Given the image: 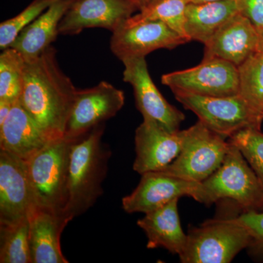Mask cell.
<instances>
[{"instance_id":"6da1fadb","label":"cell","mask_w":263,"mask_h":263,"mask_svg":"<svg viewBox=\"0 0 263 263\" xmlns=\"http://www.w3.org/2000/svg\"><path fill=\"white\" fill-rule=\"evenodd\" d=\"M77 89L49 46L34 60L26 61L19 103L51 141L65 137Z\"/></svg>"},{"instance_id":"7a4b0ae2","label":"cell","mask_w":263,"mask_h":263,"mask_svg":"<svg viewBox=\"0 0 263 263\" xmlns=\"http://www.w3.org/2000/svg\"><path fill=\"white\" fill-rule=\"evenodd\" d=\"M104 127L97 126L71 147L67 199L64 212L75 218L84 214L103 195L110 150L102 143Z\"/></svg>"},{"instance_id":"3957f363","label":"cell","mask_w":263,"mask_h":263,"mask_svg":"<svg viewBox=\"0 0 263 263\" xmlns=\"http://www.w3.org/2000/svg\"><path fill=\"white\" fill-rule=\"evenodd\" d=\"M229 142V141H228ZM222 164L200 182L198 201L205 205L229 200L243 212L262 209L263 183L239 149L230 143Z\"/></svg>"},{"instance_id":"277c9868","label":"cell","mask_w":263,"mask_h":263,"mask_svg":"<svg viewBox=\"0 0 263 263\" xmlns=\"http://www.w3.org/2000/svg\"><path fill=\"white\" fill-rule=\"evenodd\" d=\"M238 215V214H237ZM209 219L187 233L184 251L179 256L183 263H228L240 251L254 243L236 216Z\"/></svg>"},{"instance_id":"5b68a950","label":"cell","mask_w":263,"mask_h":263,"mask_svg":"<svg viewBox=\"0 0 263 263\" xmlns=\"http://www.w3.org/2000/svg\"><path fill=\"white\" fill-rule=\"evenodd\" d=\"M76 140L66 137L53 140L27 160L33 195L39 206L64 212L71 147Z\"/></svg>"},{"instance_id":"8992f818","label":"cell","mask_w":263,"mask_h":263,"mask_svg":"<svg viewBox=\"0 0 263 263\" xmlns=\"http://www.w3.org/2000/svg\"><path fill=\"white\" fill-rule=\"evenodd\" d=\"M184 141L177 158L162 172L202 182L220 167L229 148L226 138L198 121L183 129Z\"/></svg>"},{"instance_id":"52a82bcc","label":"cell","mask_w":263,"mask_h":263,"mask_svg":"<svg viewBox=\"0 0 263 263\" xmlns=\"http://www.w3.org/2000/svg\"><path fill=\"white\" fill-rule=\"evenodd\" d=\"M175 98L199 121L224 138H229L245 128L260 129L259 122L240 95L228 97H209L174 92Z\"/></svg>"},{"instance_id":"ba28073f","label":"cell","mask_w":263,"mask_h":263,"mask_svg":"<svg viewBox=\"0 0 263 263\" xmlns=\"http://www.w3.org/2000/svg\"><path fill=\"white\" fill-rule=\"evenodd\" d=\"M161 81L173 93L179 91L209 97L239 94L238 67L219 58L202 59L196 67L164 74Z\"/></svg>"},{"instance_id":"9c48e42d","label":"cell","mask_w":263,"mask_h":263,"mask_svg":"<svg viewBox=\"0 0 263 263\" xmlns=\"http://www.w3.org/2000/svg\"><path fill=\"white\" fill-rule=\"evenodd\" d=\"M124 65L123 80L133 86L136 106L143 120L155 122L166 130H180L185 116L171 105L152 81L145 57L129 59Z\"/></svg>"},{"instance_id":"30bf717a","label":"cell","mask_w":263,"mask_h":263,"mask_svg":"<svg viewBox=\"0 0 263 263\" xmlns=\"http://www.w3.org/2000/svg\"><path fill=\"white\" fill-rule=\"evenodd\" d=\"M122 90L106 81L89 89H77L65 137L76 140L115 117L124 106Z\"/></svg>"},{"instance_id":"8fae6325","label":"cell","mask_w":263,"mask_h":263,"mask_svg":"<svg viewBox=\"0 0 263 263\" xmlns=\"http://www.w3.org/2000/svg\"><path fill=\"white\" fill-rule=\"evenodd\" d=\"M36 205L27 161L0 149V224L27 219Z\"/></svg>"},{"instance_id":"7c38bea8","label":"cell","mask_w":263,"mask_h":263,"mask_svg":"<svg viewBox=\"0 0 263 263\" xmlns=\"http://www.w3.org/2000/svg\"><path fill=\"white\" fill-rule=\"evenodd\" d=\"M137 187L122 199L123 209L128 214H147L182 197L198 201L200 182L189 181L165 174L151 171L142 174Z\"/></svg>"},{"instance_id":"4fadbf2b","label":"cell","mask_w":263,"mask_h":263,"mask_svg":"<svg viewBox=\"0 0 263 263\" xmlns=\"http://www.w3.org/2000/svg\"><path fill=\"white\" fill-rule=\"evenodd\" d=\"M161 21H146L133 25H122L112 34L110 48L122 62L146 57L156 50L174 49L189 42Z\"/></svg>"},{"instance_id":"5bb4252c","label":"cell","mask_w":263,"mask_h":263,"mask_svg":"<svg viewBox=\"0 0 263 263\" xmlns=\"http://www.w3.org/2000/svg\"><path fill=\"white\" fill-rule=\"evenodd\" d=\"M136 10L127 0H74L60 22L59 33L74 35L88 28H103L114 32Z\"/></svg>"},{"instance_id":"9a60e30c","label":"cell","mask_w":263,"mask_h":263,"mask_svg":"<svg viewBox=\"0 0 263 263\" xmlns=\"http://www.w3.org/2000/svg\"><path fill=\"white\" fill-rule=\"evenodd\" d=\"M183 141V130L171 133L155 122L143 120L136 131L133 170L141 175L162 171L177 158Z\"/></svg>"},{"instance_id":"2e32d148","label":"cell","mask_w":263,"mask_h":263,"mask_svg":"<svg viewBox=\"0 0 263 263\" xmlns=\"http://www.w3.org/2000/svg\"><path fill=\"white\" fill-rule=\"evenodd\" d=\"M32 263H67L60 238L65 227L74 219L64 212L36 205L28 216Z\"/></svg>"},{"instance_id":"e0dca14e","label":"cell","mask_w":263,"mask_h":263,"mask_svg":"<svg viewBox=\"0 0 263 263\" xmlns=\"http://www.w3.org/2000/svg\"><path fill=\"white\" fill-rule=\"evenodd\" d=\"M259 33L239 13L235 15L205 45L203 59L219 58L239 67L259 50Z\"/></svg>"},{"instance_id":"ac0fdd59","label":"cell","mask_w":263,"mask_h":263,"mask_svg":"<svg viewBox=\"0 0 263 263\" xmlns=\"http://www.w3.org/2000/svg\"><path fill=\"white\" fill-rule=\"evenodd\" d=\"M50 141L19 101L13 105L9 116L0 125V149L25 161Z\"/></svg>"},{"instance_id":"d6986e66","label":"cell","mask_w":263,"mask_h":263,"mask_svg":"<svg viewBox=\"0 0 263 263\" xmlns=\"http://www.w3.org/2000/svg\"><path fill=\"white\" fill-rule=\"evenodd\" d=\"M179 199L173 200L167 205L145 214L137 224L146 233L147 248L162 247L173 254L181 255L187 242L181 227L178 211Z\"/></svg>"},{"instance_id":"ffe728a7","label":"cell","mask_w":263,"mask_h":263,"mask_svg":"<svg viewBox=\"0 0 263 263\" xmlns=\"http://www.w3.org/2000/svg\"><path fill=\"white\" fill-rule=\"evenodd\" d=\"M74 0H58L22 31L10 47L18 51L25 61L39 57L57 39L59 26Z\"/></svg>"},{"instance_id":"44dd1931","label":"cell","mask_w":263,"mask_h":263,"mask_svg":"<svg viewBox=\"0 0 263 263\" xmlns=\"http://www.w3.org/2000/svg\"><path fill=\"white\" fill-rule=\"evenodd\" d=\"M236 0H218L201 4L190 3L185 10L184 32L189 41L207 44L235 15Z\"/></svg>"},{"instance_id":"7402d4cb","label":"cell","mask_w":263,"mask_h":263,"mask_svg":"<svg viewBox=\"0 0 263 263\" xmlns=\"http://www.w3.org/2000/svg\"><path fill=\"white\" fill-rule=\"evenodd\" d=\"M239 94L261 123L263 121V51H257L238 67Z\"/></svg>"},{"instance_id":"603a6c76","label":"cell","mask_w":263,"mask_h":263,"mask_svg":"<svg viewBox=\"0 0 263 263\" xmlns=\"http://www.w3.org/2000/svg\"><path fill=\"white\" fill-rule=\"evenodd\" d=\"M0 262L32 263L28 218L0 224Z\"/></svg>"},{"instance_id":"cb8c5ba5","label":"cell","mask_w":263,"mask_h":263,"mask_svg":"<svg viewBox=\"0 0 263 263\" xmlns=\"http://www.w3.org/2000/svg\"><path fill=\"white\" fill-rule=\"evenodd\" d=\"M3 51L0 55V100L15 103L23 89L26 61L14 48Z\"/></svg>"},{"instance_id":"d4e9b609","label":"cell","mask_w":263,"mask_h":263,"mask_svg":"<svg viewBox=\"0 0 263 263\" xmlns=\"http://www.w3.org/2000/svg\"><path fill=\"white\" fill-rule=\"evenodd\" d=\"M187 4L186 0H158L149 8L131 16L124 25H133L146 21H161L175 32L186 37L184 22Z\"/></svg>"},{"instance_id":"484cf974","label":"cell","mask_w":263,"mask_h":263,"mask_svg":"<svg viewBox=\"0 0 263 263\" xmlns=\"http://www.w3.org/2000/svg\"><path fill=\"white\" fill-rule=\"evenodd\" d=\"M58 0H34L27 8L13 18L0 24V48H9L19 33L32 23L45 10Z\"/></svg>"},{"instance_id":"4316f807","label":"cell","mask_w":263,"mask_h":263,"mask_svg":"<svg viewBox=\"0 0 263 263\" xmlns=\"http://www.w3.org/2000/svg\"><path fill=\"white\" fill-rule=\"evenodd\" d=\"M228 141L239 149L263 183V133L260 129H240L230 136Z\"/></svg>"},{"instance_id":"83f0119b","label":"cell","mask_w":263,"mask_h":263,"mask_svg":"<svg viewBox=\"0 0 263 263\" xmlns=\"http://www.w3.org/2000/svg\"><path fill=\"white\" fill-rule=\"evenodd\" d=\"M238 13L246 17L257 32H263V0H236Z\"/></svg>"},{"instance_id":"f1b7e54d","label":"cell","mask_w":263,"mask_h":263,"mask_svg":"<svg viewBox=\"0 0 263 263\" xmlns=\"http://www.w3.org/2000/svg\"><path fill=\"white\" fill-rule=\"evenodd\" d=\"M236 219L249 232L254 243H263V213L255 210L243 212L237 215Z\"/></svg>"},{"instance_id":"f546056e","label":"cell","mask_w":263,"mask_h":263,"mask_svg":"<svg viewBox=\"0 0 263 263\" xmlns=\"http://www.w3.org/2000/svg\"><path fill=\"white\" fill-rule=\"evenodd\" d=\"M15 103L0 100V125L6 120Z\"/></svg>"},{"instance_id":"4dcf8cb0","label":"cell","mask_w":263,"mask_h":263,"mask_svg":"<svg viewBox=\"0 0 263 263\" xmlns=\"http://www.w3.org/2000/svg\"><path fill=\"white\" fill-rule=\"evenodd\" d=\"M128 2L134 5L136 9L142 11L149 8L152 5L157 3L158 0H127Z\"/></svg>"},{"instance_id":"1f68e13d","label":"cell","mask_w":263,"mask_h":263,"mask_svg":"<svg viewBox=\"0 0 263 263\" xmlns=\"http://www.w3.org/2000/svg\"><path fill=\"white\" fill-rule=\"evenodd\" d=\"M188 4H201V3H210V2L218 1V0H186Z\"/></svg>"},{"instance_id":"d6a6232c","label":"cell","mask_w":263,"mask_h":263,"mask_svg":"<svg viewBox=\"0 0 263 263\" xmlns=\"http://www.w3.org/2000/svg\"><path fill=\"white\" fill-rule=\"evenodd\" d=\"M258 51H263V32L259 34V44Z\"/></svg>"},{"instance_id":"836d02e7","label":"cell","mask_w":263,"mask_h":263,"mask_svg":"<svg viewBox=\"0 0 263 263\" xmlns=\"http://www.w3.org/2000/svg\"><path fill=\"white\" fill-rule=\"evenodd\" d=\"M262 209H263V204H262Z\"/></svg>"}]
</instances>
